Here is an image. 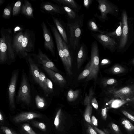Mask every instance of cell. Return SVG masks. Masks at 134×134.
Here are the masks:
<instances>
[{
	"instance_id": "52",
	"label": "cell",
	"mask_w": 134,
	"mask_h": 134,
	"mask_svg": "<svg viewBox=\"0 0 134 134\" xmlns=\"http://www.w3.org/2000/svg\"><path fill=\"white\" fill-rule=\"evenodd\" d=\"M4 0H0V5H2L4 2Z\"/></svg>"
},
{
	"instance_id": "31",
	"label": "cell",
	"mask_w": 134,
	"mask_h": 134,
	"mask_svg": "<svg viewBox=\"0 0 134 134\" xmlns=\"http://www.w3.org/2000/svg\"><path fill=\"white\" fill-rule=\"evenodd\" d=\"M35 101L36 105L38 108L42 109L45 107V101L43 97L37 95L35 97Z\"/></svg>"
},
{
	"instance_id": "2",
	"label": "cell",
	"mask_w": 134,
	"mask_h": 134,
	"mask_svg": "<svg viewBox=\"0 0 134 134\" xmlns=\"http://www.w3.org/2000/svg\"><path fill=\"white\" fill-rule=\"evenodd\" d=\"M0 32V63L3 64L14 62L16 55L12 47V29L2 27Z\"/></svg>"
},
{
	"instance_id": "19",
	"label": "cell",
	"mask_w": 134,
	"mask_h": 134,
	"mask_svg": "<svg viewBox=\"0 0 134 134\" xmlns=\"http://www.w3.org/2000/svg\"><path fill=\"white\" fill-rule=\"evenodd\" d=\"M34 9L31 4L28 0L24 1L21 10V13L27 18L30 19L34 18Z\"/></svg>"
},
{
	"instance_id": "50",
	"label": "cell",
	"mask_w": 134,
	"mask_h": 134,
	"mask_svg": "<svg viewBox=\"0 0 134 134\" xmlns=\"http://www.w3.org/2000/svg\"><path fill=\"white\" fill-rule=\"evenodd\" d=\"M94 129L99 134H107L105 132L102 131L96 127H94Z\"/></svg>"
},
{
	"instance_id": "8",
	"label": "cell",
	"mask_w": 134,
	"mask_h": 134,
	"mask_svg": "<svg viewBox=\"0 0 134 134\" xmlns=\"http://www.w3.org/2000/svg\"><path fill=\"white\" fill-rule=\"evenodd\" d=\"M41 25L44 39V47L47 51H49L53 56L55 57V46L50 31L44 21L41 23Z\"/></svg>"
},
{
	"instance_id": "16",
	"label": "cell",
	"mask_w": 134,
	"mask_h": 134,
	"mask_svg": "<svg viewBox=\"0 0 134 134\" xmlns=\"http://www.w3.org/2000/svg\"><path fill=\"white\" fill-rule=\"evenodd\" d=\"M42 117L41 115L34 112H22L15 116L13 120L15 122H20Z\"/></svg>"
},
{
	"instance_id": "34",
	"label": "cell",
	"mask_w": 134,
	"mask_h": 134,
	"mask_svg": "<svg viewBox=\"0 0 134 134\" xmlns=\"http://www.w3.org/2000/svg\"><path fill=\"white\" fill-rule=\"evenodd\" d=\"M33 125L38 128L42 131H44L46 130V127L45 124L43 123L34 121L32 122Z\"/></svg>"
},
{
	"instance_id": "38",
	"label": "cell",
	"mask_w": 134,
	"mask_h": 134,
	"mask_svg": "<svg viewBox=\"0 0 134 134\" xmlns=\"http://www.w3.org/2000/svg\"><path fill=\"white\" fill-rule=\"evenodd\" d=\"M124 69L121 66L116 65L114 66L112 68V72L114 74H118L123 72Z\"/></svg>"
},
{
	"instance_id": "11",
	"label": "cell",
	"mask_w": 134,
	"mask_h": 134,
	"mask_svg": "<svg viewBox=\"0 0 134 134\" xmlns=\"http://www.w3.org/2000/svg\"><path fill=\"white\" fill-rule=\"evenodd\" d=\"M42 12L52 15L64 14L66 12L60 5L47 1H42L40 5Z\"/></svg>"
},
{
	"instance_id": "4",
	"label": "cell",
	"mask_w": 134,
	"mask_h": 134,
	"mask_svg": "<svg viewBox=\"0 0 134 134\" xmlns=\"http://www.w3.org/2000/svg\"><path fill=\"white\" fill-rule=\"evenodd\" d=\"M91 71L87 77L86 81L94 80L96 81L99 69V51L98 44L96 41L92 43L91 50Z\"/></svg>"
},
{
	"instance_id": "37",
	"label": "cell",
	"mask_w": 134,
	"mask_h": 134,
	"mask_svg": "<svg viewBox=\"0 0 134 134\" xmlns=\"http://www.w3.org/2000/svg\"><path fill=\"white\" fill-rule=\"evenodd\" d=\"M1 129L5 134H19L5 126H1Z\"/></svg>"
},
{
	"instance_id": "44",
	"label": "cell",
	"mask_w": 134,
	"mask_h": 134,
	"mask_svg": "<svg viewBox=\"0 0 134 134\" xmlns=\"http://www.w3.org/2000/svg\"><path fill=\"white\" fill-rule=\"evenodd\" d=\"M101 115L103 119L104 120H106L107 116V109L106 108L102 109Z\"/></svg>"
},
{
	"instance_id": "6",
	"label": "cell",
	"mask_w": 134,
	"mask_h": 134,
	"mask_svg": "<svg viewBox=\"0 0 134 134\" xmlns=\"http://www.w3.org/2000/svg\"><path fill=\"white\" fill-rule=\"evenodd\" d=\"M47 21L54 37L59 56L68 74L70 75H71L72 74L71 70L69 68L68 61L64 54L62 38L55 25L51 24L48 20Z\"/></svg>"
},
{
	"instance_id": "40",
	"label": "cell",
	"mask_w": 134,
	"mask_h": 134,
	"mask_svg": "<svg viewBox=\"0 0 134 134\" xmlns=\"http://www.w3.org/2000/svg\"><path fill=\"white\" fill-rule=\"evenodd\" d=\"M111 127L113 131L117 134H121V131L119 126L116 124L112 123L111 124Z\"/></svg>"
},
{
	"instance_id": "1",
	"label": "cell",
	"mask_w": 134,
	"mask_h": 134,
	"mask_svg": "<svg viewBox=\"0 0 134 134\" xmlns=\"http://www.w3.org/2000/svg\"><path fill=\"white\" fill-rule=\"evenodd\" d=\"M35 33L29 29L20 31L13 36L12 47L16 55L21 58L25 59L35 49Z\"/></svg>"
},
{
	"instance_id": "21",
	"label": "cell",
	"mask_w": 134,
	"mask_h": 134,
	"mask_svg": "<svg viewBox=\"0 0 134 134\" xmlns=\"http://www.w3.org/2000/svg\"><path fill=\"white\" fill-rule=\"evenodd\" d=\"M87 26L88 30L92 33H99L102 31L99 29L94 18L88 20L87 23Z\"/></svg>"
},
{
	"instance_id": "27",
	"label": "cell",
	"mask_w": 134,
	"mask_h": 134,
	"mask_svg": "<svg viewBox=\"0 0 134 134\" xmlns=\"http://www.w3.org/2000/svg\"><path fill=\"white\" fill-rule=\"evenodd\" d=\"M91 64L90 62L87 63L84 70L79 76L78 80H80L87 77L91 71Z\"/></svg>"
},
{
	"instance_id": "15",
	"label": "cell",
	"mask_w": 134,
	"mask_h": 134,
	"mask_svg": "<svg viewBox=\"0 0 134 134\" xmlns=\"http://www.w3.org/2000/svg\"><path fill=\"white\" fill-rule=\"evenodd\" d=\"M42 67L51 79L57 84L62 86L65 84L66 80L60 74L43 66Z\"/></svg>"
},
{
	"instance_id": "22",
	"label": "cell",
	"mask_w": 134,
	"mask_h": 134,
	"mask_svg": "<svg viewBox=\"0 0 134 134\" xmlns=\"http://www.w3.org/2000/svg\"><path fill=\"white\" fill-rule=\"evenodd\" d=\"M46 77L43 72H40L38 84L46 94H48L50 93L47 85Z\"/></svg>"
},
{
	"instance_id": "39",
	"label": "cell",
	"mask_w": 134,
	"mask_h": 134,
	"mask_svg": "<svg viewBox=\"0 0 134 134\" xmlns=\"http://www.w3.org/2000/svg\"><path fill=\"white\" fill-rule=\"evenodd\" d=\"M46 82L47 86L49 93L52 92L53 90L52 83L50 80L46 77Z\"/></svg>"
},
{
	"instance_id": "14",
	"label": "cell",
	"mask_w": 134,
	"mask_h": 134,
	"mask_svg": "<svg viewBox=\"0 0 134 134\" xmlns=\"http://www.w3.org/2000/svg\"><path fill=\"white\" fill-rule=\"evenodd\" d=\"M26 59L29 65L30 72L34 80L38 84L40 72L37 64L31 57V54L29 55Z\"/></svg>"
},
{
	"instance_id": "23",
	"label": "cell",
	"mask_w": 134,
	"mask_h": 134,
	"mask_svg": "<svg viewBox=\"0 0 134 134\" xmlns=\"http://www.w3.org/2000/svg\"><path fill=\"white\" fill-rule=\"evenodd\" d=\"M62 42L63 46L64 54L68 61L69 68L71 70L72 60L68 44L63 40Z\"/></svg>"
},
{
	"instance_id": "25",
	"label": "cell",
	"mask_w": 134,
	"mask_h": 134,
	"mask_svg": "<svg viewBox=\"0 0 134 134\" xmlns=\"http://www.w3.org/2000/svg\"><path fill=\"white\" fill-rule=\"evenodd\" d=\"M60 6L64 9L66 13L68 19H74L79 15L78 13L72 9L64 5Z\"/></svg>"
},
{
	"instance_id": "20",
	"label": "cell",
	"mask_w": 134,
	"mask_h": 134,
	"mask_svg": "<svg viewBox=\"0 0 134 134\" xmlns=\"http://www.w3.org/2000/svg\"><path fill=\"white\" fill-rule=\"evenodd\" d=\"M86 46L82 43L78 51L77 57V63L78 69L81 66L85 60L87 53V49Z\"/></svg>"
},
{
	"instance_id": "10",
	"label": "cell",
	"mask_w": 134,
	"mask_h": 134,
	"mask_svg": "<svg viewBox=\"0 0 134 134\" xmlns=\"http://www.w3.org/2000/svg\"><path fill=\"white\" fill-rule=\"evenodd\" d=\"M19 74L18 69L12 73L8 89V99L9 105L12 108L15 107V95L16 84Z\"/></svg>"
},
{
	"instance_id": "42",
	"label": "cell",
	"mask_w": 134,
	"mask_h": 134,
	"mask_svg": "<svg viewBox=\"0 0 134 134\" xmlns=\"http://www.w3.org/2000/svg\"><path fill=\"white\" fill-rule=\"evenodd\" d=\"M87 131L88 134H97V131L91 126L88 124Z\"/></svg>"
},
{
	"instance_id": "46",
	"label": "cell",
	"mask_w": 134,
	"mask_h": 134,
	"mask_svg": "<svg viewBox=\"0 0 134 134\" xmlns=\"http://www.w3.org/2000/svg\"><path fill=\"white\" fill-rule=\"evenodd\" d=\"M130 89L128 87H124L119 91V92L123 94H127L130 92Z\"/></svg>"
},
{
	"instance_id": "13",
	"label": "cell",
	"mask_w": 134,
	"mask_h": 134,
	"mask_svg": "<svg viewBox=\"0 0 134 134\" xmlns=\"http://www.w3.org/2000/svg\"><path fill=\"white\" fill-rule=\"evenodd\" d=\"M122 30L120 42L119 46V49H122L126 45L127 40L128 27L127 17L126 12L123 11L122 16Z\"/></svg>"
},
{
	"instance_id": "41",
	"label": "cell",
	"mask_w": 134,
	"mask_h": 134,
	"mask_svg": "<svg viewBox=\"0 0 134 134\" xmlns=\"http://www.w3.org/2000/svg\"><path fill=\"white\" fill-rule=\"evenodd\" d=\"M93 0H85L83 2V5L84 7L87 10L90 8L92 3Z\"/></svg>"
},
{
	"instance_id": "45",
	"label": "cell",
	"mask_w": 134,
	"mask_h": 134,
	"mask_svg": "<svg viewBox=\"0 0 134 134\" xmlns=\"http://www.w3.org/2000/svg\"><path fill=\"white\" fill-rule=\"evenodd\" d=\"M91 103L92 105L94 108L97 109L98 108V102L96 98H93L91 101Z\"/></svg>"
},
{
	"instance_id": "28",
	"label": "cell",
	"mask_w": 134,
	"mask_h": 134,
	"mask_svg": "<svg viewBox=\"0 0 134 134\" xmlns=\"http://www.w3.org/2000/svg\"><path fill=\"white\" fill-rule=\"evenodd\" d=\"M12 5V3L9 4L4 9L2 14V16L3 18L8 19L11 17L13 9Z\"/></svg>"
},
{
	"instance_id": "43",
	"label": "cell",
	"mask_w": 134,
	"mask_h": 134,
	"mask_svg": "<svg viewBox=\"0 0 134 134\" xmlns=\"http://www.w3.org/2000/svg\"><path fill=\"white\" fill-rule=\"evenodd\" d=\"M122 112L125 116L134 122V116L125 111L122 110Z\"/></svg>"
},
{
	"instance_id": "54",
	"label": "cell",
	"mask_w": 134,
	"mask_h": 134,
	"mask_svg": "<svg viewBox=\"0 0 134 134\" xmlns=\"http://www.w3.org/2000/svg\"><path fill=\"white\" fill-rule=\"evenodd\" d=\"M132 63L134 64V59L132 60Z\"/></svg>"
},
{
	"instance_id": "7",
	"label": "cell",
	"mask_w": 134,
	"mask_h": 134,
	"mask_svg": "<svg viewBox=\"0 0 134 134\" xmlns=\"http://www.w3.org/2000/svg\"><path fill=\"white\" fill-rule=\"evenodd\" d=\"M98 3V9L100 13L99 15L97 14L94 16L102 22H103L108 19L107 14H113L116 9L115 7L107 0H97Z\"/></svg>"
},
{
	"instance_id": "29",
	"label": "cell",
	"mask_w": 134,
	"mask_h": 134,
	"mask_svg": "<svg viewBox=\"0 0 134 134\" xmlns=\"http://www.w3.org/2000/svg\"><path fill=\"white\" fill-rule=\"evenodd\" d=\"M22 5V2L20 0H18L15 3L12 9V14L13 16H16L19 14Z\"/></svg>"
},
{
	"instance_id": "30",
	"label": "cell",
	"mask_w": 134,
	"mask_h": 134,
	"mask_svg": "<svg viewBox=\"0 0 134 134\" xmlns=\"http://www.w3.org/2000/svg\"><path fill=\"white\" fill-rule=\"evenodd\" d=\"M122 23L121 22L119 23V25L116 29V30L114 32H107L106 33V34L110 37L113 36H118L119 37L122 34Z\"/></svg>"
},
{
	"instance_id": "33",
	"label": "cell",
	"mask_w": 134,
	"mask_h": 134,
	"mask_svg": "<svg viewBox=\"0 0 134 134\" xmlns=\"http://www.w3.org/2000/svg\"><path fill=\"white\" fill-rule=\"evenodd\" d=\"M22 127L28 134H37L33 130L32 127L28 124H23L22 125Z\"/></svg>"
},
{
	"instance_id": "47",
	"label": "cell",
	"mask_w": 134,
	"mask_h": 134,
	"mask_svg": "<svg viewBox=\"0 0 134 134\" xmlns=\"http://www.w3.org/2000/svg\"><path fill=\"white\" fill-rule=\"evenodd\" d=\"M91 122L92 125L95 126L98 125V121L96 117L94 115L92 116L91 118Z\"/></svg>"
},
{
	"instance_id": "32",
	"label": "cell",
	"mask_w": 134,
	"mask_h": 134,
	"mask_svg": "<svg viewBox=\"0 0 134 134\" xmlns=\"http://www.w3.org/2000/svg\"><path fill=\"white\" fill-rule=\"evenodd\" d=\"M121 122L122 125L127 131L131 132L134 130V126L127 119H123Z\"/></svg>"
},
{
	"instance_id": "5",
	"label": "cell",
	"mask_w": 134,
	"mask_h": 134,
	"mask_svg": "<svg viewBox=\"0 0 134 134\" xmlns=\"http://www.w3.org/2000/svg\"><path fill=\"white\" fill-rule=\"evenodd\" d=\"M16 100L27 105H29L31 101L30 84L26 73L23 70Z\"/></svg>"
},
{
	"instance_id": "9",
	"label": "cell",
	"mask_w": 134,
	"mask_h": 134,
	"mask_svg": "<svg viewBox=\"0 0 134 134\" xmlns=\"http://www.w3.org/2000/svg\"><path fill=\"white\" fill-rule=\"evenodd\" d=\"M92 36L97 40L104 48L111 51L114 49L116 45L114 40L107 35L104 31L97 33H92Z\"/></svg>"
},
{
	"instance_id": "12",
	"label": "cell",
	"mask_w": 134,
	"mask_h": 134,
	"mask_svg": "<svg viewBox=\"0 0 134 134\" xmlns=\"http://www.w3.org/2000/svg\"><path fill=\"white\" fill-rule=\"evenodd\" d=\"M31 54L34 57V59L36 60L39 63L42 65V66L55 72L58 71V69L53 62L40 49H38L37 54L34 53Z\"/></svg>"
},
{
	"instance_id": "18",
	"label": "cell",
	"mask_w": 134,
	"mask_h": 134,
	"mask_svg": "<svg viewBox=\"0 0 134 134\" xmlns=\"http://www.w3.org/2000/svg\"><path fill=\"white\" fill-rule=\"evenodd\" d=\"M59 5L68 7L78 13L81 9V6L74 0H51Z\"/></svg>"
},
{
	"instance_id": "48",
	"label": "cell",
	"mask_w": 134,
	"mask_h": 134,
	"mask_svg": "<svg viewBox=\"0 0 134 134\" xmlns=\"http://www.w3.org/2000/svg\"><path fill=\"white\" fill-rule=\"evenodd\" d=\"M115 80L113 79H110L108 80L106 83L108 85H111L115 83Z\"/></svg>"
},
{
	"instance_id": "35",
	"label": "cell",
	"mask_w": 134,
	"mask_h": 134,
	"mask_svg": "<svg viewBox=\"0 0 134 134\" xmlns=\"http://www.w3.org/2000/svg\"><path fill=\"white\" fill-rule=\"evenodd\" d=\"M94 93L92 89L89 90L88 95H86L84 101V104L85 105H87L88 103L91 101Z\"/></svg>"
},
{
	"instance_id": "17",
	"label": "cell",
	"mask_w": 134,
	"mask_h": 134,
	"mask_svg": "<svg viewBox=\"0 0 134 134\" xmlns=\"http://www.w3.org/2000/svg\"><path fill=\"white\" fill-rule=\"evenodd\" d=\"M53 21L63 40L68 44V40L65 27L62 21L58 18L53 15L52 16Z\"/></svg>"
},
{
	"instance_id": "26",
	"label": "cell",
	"mask_w": 134,
	"mask_h": 134,
	"mask_svg": "<svg viewBox=\"0 0 134 134\" xmlns=\"http://www.w3.org/2000/svg\"><path fill=\"white\" fill-rule=\"evenodd\" d=\"M79 93L80 91L79 90L74 91L71 89L70 90L67 94V100L69 102L75 100L78 97Z\"/></svg>"
},
{
	"instance_id": "24",
	"label": "cell",
	"mask_w": 134,
	"mask_h": 134,
	"mask_svg": "<svg viewBox=\"0 0 134 134\" xmlns=\"http://www.w3.org/2000/svg\"><path fill=\"white\" fill-rule=\"evenodd\" d=\"M91 101L89 102L86 105L84 114V117L86 121L91 125V116L92 108L90 104Z\"/></svg>"
},
{
	"instance_id": "3",
	"label": "cell",
	"mask_w": 134,
	"mask_h": 134,
	"mask_svg": "<svg viewBox=\"0 0 134 134\" xmlns=\"http://www.w3.org/2000/svg\"><path fill=\"white\" fill-rule=\"evenodd\" d=\"M84 15L81 14L76 18L68 19L66 25L69 34V41L74 50L79 47L83 31Z\"/></svg>"
},
{
	"instance_id": "49",
	"label": "cell",
	"mask_w": 134,
	"mask_h": 134,
	"mask_svg": "<svg viewBox=\"0 0 134 134\" xmlns=\"http://www.w3.org/2000/svg\"><path fill=\"white\" fill-rule=\"evenodd\" d=\"M110 62V61L108 59H103L102 61L100 64L102 65H104L109 64Z\"/></svg>"
},
{
	"instance_id": "36",
	"label": "cell",
	"mask_w": 134,
	"mask_h": 134,
	"mask_svg": "<svg viewBox=\"0 0 134 134\" xmlns=\"http://www.w3.org/2000/svg\"><path fill=\"white\" fill-rule=\"evenodd\" d=\"M61 113V109H59L57 111L54 119V124L56 129L58 128L59 124L60 117Z\"/></svg>"
},
{
	"instance_id": "53",
	"label": "cell",
	"mask_w": 134,
	"mask_h": 134,
	"mask_svg": "<svg viewBox=\"0 0 134 134\" xmlns=\"http://www.w3.org/2000/svg\"><path fill=\"white\" fill-rule=\"evenodd\" d=\"M105 132L107 134H110L109 132L106 130H104Z\"/></svg>"
},
{
	"instance_id": "51",
	"label": "cell",
	"mask_w": 134,
	"mask_h": 134,
	"mask_svg": "<svg viewBox=\"0 0 134 134\" xmlns=\"http://www.w3.org/2000/svg\"><path fill=\"white\" fill-rule=\"evenodd\" d=\"M3 120V117L1 112H0V120L1 121H2Z\"/></svg>"
}]
</instances>
